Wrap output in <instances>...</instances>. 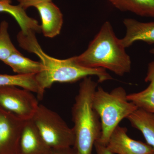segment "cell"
<instances>
[{"label": "cell", "mask_w": 154, "mask_h": 154, "mask_svg": "<svg viewBox=\"0 0 154 154\" xmlns=\"http://www.w3.org/2000/svg\"><path fill=\"white\" fill-rule=\"evenodd\" d=\"M125 48L116 36L111 24L106 22L85 51L73 57L81 66L108 69L123 76L131 69V60Z\"/></svg>", "instance_id": "cell-2"}, {"label": "cell", "mask_w": 154, "mask_h": 154, "mask_svg": "<svg viewBox=\"0 0 154 154\" xmlns=\"http://www.w3.org/2000/svg\"><path fill=\"white\" fill-rule=\"evenodd\" d=\"M123 23L126 28V33L120 41L125 48L137 41L154 44V22H142L134 19H125Z\"/></svg>", "instance_id": "cell-11"}, {"label": "cell", "mask_w": 154, "mask_h": 154, "mask_svg": "<svg viewBox=\"0 0 154 154\" xmlns=\"http://www.w3.org/2000/svg\"><path fill=\"white\" fill-rule=\"evenodd\" d=\"M127 119L133 127L142 133L146 143L154 150V113L138 108Z\"/></svg>", "instance_id": "cell-14"}, {"label": "cell", "mask_w": 154, "mask_h": 154, "mask_svg": "<svg viewBox=\"0 0 154 154\" xmlns=\"http://www.w3.org/2000/svg\"><path fill=\"white\" fill-rule=\"evenodd\" d=\"M26 121L0 107V154H19Z\"/></svg>", "instance_id": "cell-7"}, {"label": "cell", "mask_w": 154, "mask_h": 154, "mask_svg": "<svg viewBox=\"0 0 154 154\" xmlns=\"http://www.w3.org/2000/svg\"><path fill=\"white\" fill-rule=\"evenodd\" d=\"M145 81L149 83L147 88L140 92L128 94V99L138 108L154 113V61L149 64Z\"/></svg>", "instance_id": "cell-12"}, {"label": "cell", "mask_w": 154, "mask_h": 154, "mask_svg": "<svg viewBox=\"0 0 154 154\" xmlns=\"http://www.w3.org/2000/svg\"><path fill=\"white\" fill-rule=\"evenodd\" d=\"M17 39L20 47L35 54L40 59L43 69L36 75V78L39 86L45 91L54 83L75 82L91 76L97 77L99 83L113 79L105 69L81 66L75 62L73 57L60 60L48 55L38 43L35 32L25 34L20 31L17 34Z\"/></svg>", "instance_id": "cell-1"}, {"label": "cell", "mask_w": 154, "mask_h": 154, "mask_svg": "<svg viewBox=\"0 0 154 154\" xmlns=\"http://www.w3.org/2000/svg\"><path fill=\"white\" fill-rule=\"evenodd\" d=\"M42 21L41 31L45 36L54 38L60 33L63 24V16L60 9L52 2L35 6Z\"/></svg>", "instance_id": "cell-9"}, {"label": "cell", "mask_w": 154, "mask_h": 154, "mask_svg": "<svg viewBox=\"0 0 154 154\" xmlns=\"http://www.w3.org/2000/svg\"><path fill=\"white\" fill-rule=\"evenodd\" d=\"M42 138L51 149L74 146L75 136L60 116L53 110L39 105L32 119Z\"/></svg>", "instance_id": "cell-5"}, {"label": "cell", "mask_w": 154, "mask_h": 154, "mask_svg": "<svg viewBox=\"0 0 154 154\" xmlns=\"http://www.w3.org/2000/svg\"><path fill=\"white\" fill-rule=\"evenodd\" d=\"M1 1H3V0H1Z\"/></svg>", "instance_id": "cell-23"}, {"label": "cell", "mask_w": 154, "mask_h": 154, "mask_svg": "<svg viewBox=\"0 0 154 154\" xmlns=\"http://www.w3.org/2000/svg\"><path fill=\"white\" fill-rule=\"evenodd\" d=\"M16 86L26 89L37 94L40 99L43 98L45 92L39 86L36 75L0 74V86Z\"/></svg>", "instance_id": "cell-15"}, {"label": "cell", "mask_w": 154, "mask_h": 154, "mask_svg": "<svg viewBox=\"0 0 154 154\" xmlns=\"http://www.w3.org/2000/svg\"><path fill=\"white\" fill-rule=\"evenodd\" d=\"M3 62L11 67L17 74L36 75L43 69L41 62L35 61L25 57L18 50Z\"/></svg>", "instance_id": "cell-16"}, {"label": "cell", "mask_w": 154, "mask_h": 154, "mask_svg": "<svg viewBox=\"0 0 154 154\" xmlns=\"http://www.w3.org/2000/svg\"><path fill=\"white\" fill-rule=\"evenodd\" d=\"M51 154H78L73 146L65 148L52 149Z\"/></svg>", "instance_id": "cell-21"}, {"label": "cell", "mask_w": 154, "mask_h": 154, "mask_svg": "<svg viewBox=\"0 0 154 154\" xmlns=\"http://www.w3.org/2000/svg\"><path fill=\"white\" fill-rule=\"evenodd\" d=\"M5 12L10 14L18 23L21 32L28 34L30 32H38L41 31L40 25L36 19L29 17L25 9L21 6L11 5V0H0V13Z\"/></svg>", "instance_id": "cell-13"}, {"label": "cell", "mask_w": 154, "mask_h": 154, "mask_svg": "<svg viewBox=\"0 0 154 154\" xmlns=\"http://www.w3.org/2000/svg\"><path fill=\"white\" fill-rule=\"evenodd\" d=\"M19 5L26 10L28 8L35 7L36 5L41 3L52 2V0H17Z\"/></svg>", "instance_id": "cell-19"}, {"label": "cell", "mask_w": 154, "mask_h": 154, "mask_svg": "<svg viewBox=\"0 0 154 154\" xmlns=\"http://www.w3.org/2000/svg\"><path fill=\"white\" fill-rule=\"evenodd\" d=\"M94 147L96 154H115L110 152L106 146L100 143L98 140L96 141L94 144Z\"/></svg>", "instance_id": "cell-20"}, {"label": "cell", "mask_w": 154, "mask_h": 154, "mask_svg": "<svg viewBox=\"0 0 154 154\" xmlns=\"http://www.w3.org/2000/svg\"><path fill=\"white\" fill-rule=\"evenodd\" d=\"M122 11H129L147 17H154V0H107Z\"/></svg>", "instance_id": "cell-17"}, {"label": "cell", "mask_w": 154, "mask_h": 154, "mask_svg": "<svg viewBox=\"0 0 154 154\" xmlns=\"http://www.w3.org/2000/svg\"><path fill=\"white\" fill-rule=\"evenodd\" d=\"M97 85L91 77L83 79L72 107L75 136L73 147L78 154H92L94 144L101 136V121L92 104Z\"/></svg>", "instance_id": "cell-3"}, {"label": "cell", "mask_w": 154, "mask_h": 154, "mask_svg": "<svg viewBox=\"0 0 154 154\" xmlns=\"http://www.w3.org/2000/svg\"><path fill=\"white\" fill-rule=\"evenodd\" d=\"M38 105L31 91L16 86H0V107L23 120L32 119Z\"/></svg>", "instance_id": "cell-6"}, {"label": "cell", "mask_w": 154, "mask_h": 154, "mask_svg": "<svg viewBox=\"0 0 154 154\" xmlns=\"http://www.w3.org/2000/svg\"><path fill=\"white\" fill-rule=\"evenodd\" d=\"M127 128L118 126L110 136L106 147L115 154H154V150L147 143L132 139Z\"/></svg>", "instance_id": "cell-8"}, {"label": "cell", "mask_w": 154, "mask_h": 154, "mask_svg": "<svg viewBox=\"0 0 154 154\" xmlns=\"http://www.w3.org/2000/svg\"><path fill=\"white\" fill-rule=\"evenodd\" d=\"M8 27V23L6 21L0 24V60L3 62L17 50L11 41Z\"/></svg>", "instance_id": "cell-18"}, {"label": "cell", "mask_w": 154, "mask_h": 154, "mask_svg": "<svg viewBox=\"0 0 154 154\" xmlns=\"http://www.w3.org/2000/svg\"><path fill=\"white\" fill-rule=\"evenodd\" d=\"M150 52L152 54H154V48H153V49L150 50Z\"/></svg>", "instance_id": "cell-22"}, {"label": "cell", "mask_w": 154, "mask_h": 154, "mask_svg": "<svg viewBox=\"0 0 154 154\" xmlns=\"http://www.w3.org/2000/svg\"><path fill=\"white\" fill-rule=\"evenodd\" d=\"M125 90L118 87L111 92L97 87L93 99V107L101 121L102 131L99 140L107 145L110 136L120 122L134 112L138 107L127 98Z\"/></svg>", "instance_id": "cell-4"}, {"label": "cell", "mask_w": 154, "mask_h": 154, "mask_svg": "<svg viewBox=\"0 0 154 154\" xmlns=\"http://www.w3.org/2000/svg\"><path fill=\"white\" fill-rule=\"evenodd\" d=\"M51 151L32 119L27 120L21 135L19 154H51Z\"/></svg>", "instance_id": "cell-10"}]
</instances>
